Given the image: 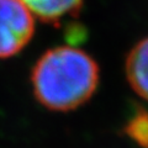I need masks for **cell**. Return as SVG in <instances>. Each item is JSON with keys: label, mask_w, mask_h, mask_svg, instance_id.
<instances>
[{"label": "cell", "mask_w": 148, "mask_h": 148, "mask_svg": "<svg viewBox=\"0 0 148 148\" xmlns=\"http://www.w3.org/2000/svg\"><path fill=\"white\" fill-rule=\"evenodd\" d=\"M123 132L137 147L148 148V111L136 108L125 122Z\"/></svg>", "instance_id": "5b68a950"}, {"label": "cell", "mask_w": 148, "mask_h": 148, "mask_svg": "<svg viewBox=\"0 0 148 148\" xmlns=\"http://www.w3.org/2000/svg\"><path fill=\"white\" fill-rule=\"evenodd\" d=\"M35 34V16L21 0H0V58L24 49Z\"/></svg>", "instance_id": "7a4b0ae2"}, {"label": "cell", "mask_w": 148, "mask_h": 148, "mask_svg": "<svg viewBox=\"0 0 148 148\" xmlns=\"http://www.w3.org/2000/svg\"><path fill=\"white\" fill-rule=\"evenodd\" d=\"M100 82V68L94 58L71 45L49 48L31 71L36 100L51 111L69 112L86 104Z\"/></svg>", "instance_id": "6da1fadb"}, {"label": "cell", "mask_w": 148, "mask_h": 148, "mask_svg": "<svg viewBox=\"0 0 148 148\" xmlns=\"http://www.w3.org/2000/svg\"><path fill=\"white\" fill-rule=\"evenodd\" d=\"M35 18L57 25L67 16H73L80 10L83 0H21Z\"/></svg>", "instance_id": "277c9868"}, {"label": "cell", "mask_w": 148, "mask_h": 148, "mask_svg": "<svg viewBox=\"0 0 148 148\" xmlns=\"http://www.w3.org/2000/svg\"><path fill=\"white\" fill-rule=\"evenodd\" d=\"M125 74L131 89L148 103V36L128 51L125 59Z\"/></svg>", "instance_id": "3957f363"}]
</instances>
